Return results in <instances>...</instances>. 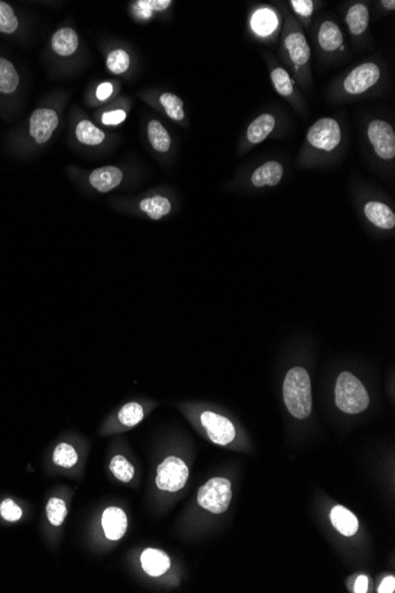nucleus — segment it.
Segmentation results:
<instances>
[{
	"instance_id": "0eeeda50",
	"label": "nucleus",
	"mask_w": 395,
	"mask_h": 593,
	"mask_svg": "<svg viewBox=\"0 0 395 593\" xmlns=\"http://www.w3.org/2000/svg\"><path fill=\"white\" fill-rule=\"evenodd\" d=\"M187 478L188 468L185 462L178 457H167L158 468L156 485L161 490L174 493L184 488Z\"/></svg>"
},
{
	"instance_id": "1a4fd4ad",
	"label": "nucleus",
	"mask_w": 395,
	"mask_h": 593,
	"mask_svg": "<svg viewBox=\"0 0 395 593\" xmlns=\"http://www.w3.org/2000/svg\"><path fill=\"white\" fill-rule=\"evenodd\" d=\"M367 137L380 159L386 161L394 159L395 133L391 124L379 119L371 121L367 127Z\"/></svg>"
},
{
	"instance_id": "423d86ee",
	"label": "nucleus",
	"mask_w": 395,
	"mask_h": 593,
	"mask_svg": "<svg viewBox=\"0 0 395 593\" xmlns=\"http://www.w3.org/2000/svg\"><path fill=\"white\" fill-rule=\"evenodd\" d=\"M60 124L56 110L51 108H37L28 117V137L38 146L45 144Z\"/></svg>"
},
{
	"instance_id": "a878e982",
	"label": "nucleus",
	"mask_w": 395,
	"mask_h": 593,
	"mask_svg": "<svg viewBox=\"0 0 395 593\" xmlns=\"http://www.w3.org/2000/svg\"><path fill=\"white\" fill-rule=\"evenodd\" d=\"M270 76L274 88L280 95L287 99L295 95V83L285 69L275 67L270 72Z\"/></svg>"
},
{
	"instance_id": "dca6fc26",
	"label": "nucleus",
	"mask_w": 395,
	"mask_h": 593,
	"mask_svg": "<svg viewBox=\"0 0 395 593\" xmlns=\"http://www.w3.org/2000/svg\"><path fill=\"white\" fill-rule=\"evenodd\" d=\"M141 564L144 572L152 577H160L167 572L171 567V559L164 551L156 549H147L141 556Z\"/></svg>"
},
{
	"instance_id": "f03ea898",
	"label": "nucleus",
	"mask_w": 395,
	"mask_h": 593,
	"mask_svg": "<svg viewBox=\"0 0 395 593\" xmlns=\"http://www.w3.org/2000/svg\"><path fill=\"white\" fill-rule=\"evenodd\" d=\"M284 403L297 419L307 418L312 409V383L303 367H294L283 383Z\"/></svg>"
},
{
	"instance_id": "58836bf2",
	"label": "nucleus",
	"mask_w": 395,
	"mask_h": 593,
	"mask_svg": "<svg viewBox=\"0 0 395 593\" xmlns=\"http://www.w3.org/2000/svg\"><path fill=\"white\" fill-rule=\"evenodd\" d=\"M395 590V578L389 577L385 578L383 579V583L380 584L379 589H378V592L379 593H393Z\"/></svg>"
},
{
	"instance_id": "c9c22d12",
	"label": "nucleus",
	"mask_w": 395,
	"mask_h": 593,
	"mask_svg": "<svg viewBox=\"0 0 395 593\" xmlns=\"http://www.w3.org/2000/svg\"><path fill=\"white\" fill-rule=\"evenodd\" d=\"M292 8L302 19H309L314 13L315 3L312 0H292Z\"/></svg>"
},
{
	"instance_id": "a211bd4d",
	"label": "nucleus",
	"mask_w": 395,
	"mask_h": 593,
	"mask_svg": "<svg viewBox=\"0 0 395 593\" xmlns=\"http://www.w3.org/2000/svg\"><path fill=\"white\" fill-rule=\"evenodd\" d=\"M276 127V117L272 114L265 112L252 121L246 131V140L249 144H255L263 142L271 134Z\"/></svg>"
},
{
	"instance_id": "4be33fe9",
	"label": "nucleus",
	"mask_w": 395,
	"mask_h": 593,
	"mask_svg": "<svg viewBox=\"0 0 395 593\" xmlns=\"http://www.w3.org/2000/svg\"><path fill=\"white\" fill-rule=\"evenodd\" d=\"M148 140L156 152L166 153L171 149L172 139L167 129L158 120L149 121L147 127Z\"/></svg>"
},
{
	"instance_id": "b1692460",
	"label": "nucleus",
	"mask_w": 395,
	"mask_h": 593,
	"mask_svg": "<svg viewBox=\"0 0 395 593\" xmlns=\"http://www.w3.org/2000/svg\"><path fill=\"white\" fill-rule=\"evenodd\" d=\"M277 25H278L277 16L272 11H270V10H267V8L258 10L252 16V28L260 36H269V35H271L276 28H277Z\"/></svg>"
},
{
	"instance_id": "5701e85b",
	"label": "nucleus",
	"mask_w": 395,
	"mask_h": 593,
	"mask_svg": "<svg viewBox=\"0 0 395 593\" xmlns=\"http://www.w3.org/2000/svg\"><path fill=\"white\" fill-rule=\"evenodd\" d=\"M140 209L142 212L147 213L153 221H160L162 217L171 213L172 204L166 197L154 196L141 201Z\"/></svg>"
},
{
	"instance_id": "e433bc0d",
	"label": "nucleus",
	"mask_w": 395,
	"mask_h": 593,
	"mask_svg": "<svg viewBox=\"0 0 395 593\" xmlns=\"http://www.w3.org/2000/svg\"><path fill=\"white\" fill-rule=\"evenodd\" d=\"M126 117H127L126 112L122 109H117V110H112V112H104L102 115V122L106 126H117V124H122L126 120Z\"/></svg>"
},
{
	"instance_id": "c85d7f7f",
	"label": "nucleus",
	"mask_w": 395,
	"mask_h": 593,
	"mask_svg": "<svg viewBox=\"0 0 395 593\" xmlns=\"http://www.w3.org/2000/svg\"><path fill=\"white\" fill-rule=\"evenodd\" d=\"M144 417V409L139 403L132 401L124 405L119 411V421L127 428H133L139 424Z\"/></svg>"
},
{
	"instance_id": "7c9ffc66",
	"label": "nucleus",
	"mask_w": 395,
	"mask_h": 593,
	"mask_svg": "<svg viewBox=\"0 0 395 593\" xmlns=\"http://www.w3.org/2000/svg\"><path fill=\"white\" fill-rule=\"evenodd\" d=\"M129 65H131V57L121 49L114 50L107 57V67L115 75H121L127 72Z\"/></svg>"
},
{
	"instance_id": "39448f33",
	"label": "nucleus",
	"mask_w": 395,
	"mask_h": 593,
	"mask_svg": "<svg viewBox=\"0 0 395 593\" xmlns=\"http://www.w3.org/2000/svg\"><path fill=\"white\" fill-rule=\"evenodd\" d=\"M342 140V131L339 122L333 117H322L310 126L307 133V142L319 152L330 153L339 147Z\"/></svg>"
},
{
	"instance_id": "f704fd0d",
	"label": "nucleus",
	"mask_w": 395,
	"mask_h": 593,
	"mask_svg": "<svg viewBox=\"0 0 395 593\" xmlns=\"http://www.w3.org/2000/svg\"><path fill=\"white\" fill-rule=\"evenodd\" d=\"M0 514L8 521H18L22 517V509L11 499H6L0 506Z\"/></svg>"
},
{
	"instance_id": "20e7f679",
	"label": "nucleus",
	"mask_w": 395,
	"mask_h": 593,
	"mask_svg": "<svg viewBox=\"0 0 395 593\" xmlns=\"http://www.w3.org/2000/svg\"><path fill=\"white\" fill-rule=\"evenodd\" d=\"M232 499L231 482L224 477H215L198 492V503L213 514L226 512Z\"/></svg>"
},
{
	"instance_id": "6ab92c4d",
	"label": "nucleus",
	"mask_w": 395,
	"mask_h": 593,
	"mask_svg": "<svg viewBox=\"0 0 395 593\" xmlns=\"http://www.w3.org/2000/svg\"><path fill=\"white\" fill-rule=\"evenodd\" d=\"M78 48V36L75 30L63 28L57 30L51 38V49L58 56H70Z\"/></svg>"
},
{
	"instance_id": "4468645a",
	"label": "nucleus",
	"mask_w": 395,
	"mask_h": 593,
	"mask_svg": "<svg viewBox=\"0 0 395 593\" xmlns=\"http://www.w3.org/2000/svg\"><path fill=\"white\" fill-rule=\"evenodd\" d=\"M364 215L371 224L383 230H392L395 226V215L388 205L380 201H368L364 205Z\"/></svg>"
},
{
	"instance_id": "7ed1b4c3",
	"label": "nucleus",
	"mask_w": 395,
	"mask_h": 593,
	"mask_svg": "<svg viewBox=\"0 0 395 593\" xmlns=\"http://www.w3.org/2000/svg\"><path fill=\"white\" fill-rule=\"evenodd\" d=\"M335 403L341 411L351 415L364 412L369 406V396L364 384L349 372H342L336 381Z\"/></svg>"
},
{
	"instance_id": "aec40b11",
	"label": "nucleus",
	"mask_w": 395,
	"mask_h": 593,
	"mask_svg": "<svg viewBox=\"0 0 395 593\" xmlns=\"http://www.w3.org/2000/svg\"><path fill=\"white\" fill-rule=\"evenodd\" d=\"M330 521L344 537H353L359 529L358 517L344 506H335L330 512Z\"/></svg>"
},
{
	"instance_id": "393cba45",
	"label": "nucleus",
	"mask_w": 395,
	"mask_h": 593,
	"mask_svg": "<svg viewBox=\"0 0 395 593\" xmlns=\"http://www.w3.org/2000/svg\"><path fill=\"white\" fill-rule=\"evenodd\" d=\"M20 20L12 5L0 0V33L15 35L19 31Z\"/></svg>"
},
{
	"instance_id": "4c0bfd02",
	"label": "nucleus",
	"mask_w": 395,
	"mask_h": 593,
	"mask_svg": "<svg viewBox=\"0 0 395 593\" xmlns=\"http://www.w3.org/2000/svg\"><path fill=\"white\" fill-rule=\"evenodd\" d=\"M112 89L114 88H112V83H108V82L102 83V85L97 87V90H96V97H97V99L101 101L107 100V99L112 95Z\"/></svg>"
},
{
	"instance_id": "ea45409f",
	"label": "nucleus",
	"mask_w": 395,
	"mask_h": 593,
	"mask_svg": "<svg viewBox=\"0 0 395 593\" xmlns=\"http://www.w3.org/2000/svg\"><path fill=\"white\" fill-rule=\"evenodd\" d=\"M368 590V578L366 576H360L356 579L355 586H354V592L366 593Z\"/></svg>"
},
{
	"instance_id": "f8f14e48",
	"label": "nucleus",
	"mask_w": 395,
	"mask_h": 593,
	"mask_svg": "<svg viewBox=\"0 0 395 593\" xmlns=\"http://www.w3.org/2000/svg\"><path fill=\"white\" fill-rule=\"evenodd\" d=\"M104 534L109 540H120L127 531V515L117 507H109L102 515Z\"/></svg>"
},
{
	"instance_id": "bb28decb",
	"label": "nucleus",
	"mask_w": 395,
	"mask_h": 593,
	"mask_svg": "<svg viewBox=\"0 0 395 593\" xmlns=\"http://www.w3.org/2000/svg\"><path fill=\"white\" fill-rule=\"evenodd\" d=\"M76 137L80 142L88 146H97L102 144L106 139L104 134L100 128H97L95 124L90 121L82 120L77 124Z\"/></svg>"
},
{
	"instance_id": "2f4dec72",
	"label": "nucleus",
	"mask_w": 395,
	"mask_h": 593,
	"mask_svg": "<svg viewBox=\"0 0 395 593\" xmlns=\"http://www.w3.org/2000/svg\"><path fill=\"white\" fill-rule=\"evenodd\" d=\"M110 470L114 476L122 482H129L134 477V467L124 456H115L110 462Z\"/></svg>"
},
{
	"instance_id": "412c9836",
	"label": "nucleus",
	"mask_w": 395,
	"mask_h": 593,
	"mask_svg": "<svg viewBox=\"0 0 395 593\" xmlns=\"http://www.w3.org/2000/svg\"><path fill=\"white\" fill-rule=\"evenodd\" d=\"M369 8L362 3L354 4L351 8H348L347 15H346V24H347L348 30L351 35L354 36H360L366 31L369 25Z\"/></svg>"
},
{
	"instance_id": "473e14b6",
	"label": "nucleus",
	"mask_w": 395,
	"mask_h": 593,
	"mask_svg": "<svg viewBox=\"0 0 395 593\" xmlns=\"http://www.w3.org/2000/svg\"><path fill=\"white\" fill-rule=\"evenodd\" d=\"M47 514H48L49 521L51 522V525L60 526L63 524L64 519L68 514L67 505L63 500L52 497L47 506Z\"/></svg>"
},
{
	"instance_id": "f3484780",
	"label": "nucleus",
	"mask_w": 395,
	"mask_h": 593,
	"mask_svg": "<svg viewBox=\"0 0 395 593\" xmlns=\"http://www.w3.org/2000/svg\"><path fill=\"white\" fill-rule=\"evenodd\" d=\"M283 166L277 161H268L255 169L251 176L252 185L255 187L276 186L283 178Z\"/></svg>"
},
{
	"instance_id": "72a5a7b5",
	"label": "nucleus",
	"mask_w": 395,
	"mask_h": 593,
	"mask_svg": "<svg viewBox=\"0 0 395 593\" xmlns=\"http://www.w3.org/2000/svg\"><path fill=\"white\" fill-rule=\"evenodd\" d=\"M172 4L171 0H140V1H136V8L140 10V13L144 18H149L153 12L165 11Z\"/></svg>"
},
{
	"instance_id": "6e6552de",
	"label": "nucleus",
	"mask_w": 395,
	"mask_h": 593,
	"mask_svg": "<svg viewBox=\"0 0 395 593\" xmlns=\"http://www.w3.org/2000/svg\"><path fill=\"white\" fill-rule=\"evenodd\" d=\"M381 69L373 62L358 65L348 74L342 83V89L349 95H361L368 92L379 82Z\"/></svg>"
},
{
	"instance_id": "a19ab883",
	"label": "nucleus",
	"mask_w": 395,
	"mask_h": 593,
	"mask_svg": "<svg viewBox=\"0 0 395 593\" xmlns=\"http://www.w3.org/2000/svg\"><path fill=\"white\" fill-rule=\"evenodd\" d=\"M381 5H383V8H386V10H389V11H394L395 10L394 0H383V1H381Z\"/></svg>"
},
{
	"instance_id": "9b49d317",
	"label": "nucleus",
	"mask_w": 395,
	"mask_h": 593,
	"mask_svg": "<svg viewBox=\"0 0 395 593\" xmlns=\"http://www.w3.org/2000/svg\"><path fill=\"white\" fill-rule=\"evenodd\" d=\"M124 181V172L116 166H104L92 171L89 176V183L94 189L102 193L117 187Z\"/></svg>"
},
{
	"instance_id": "2eb2a0df",
	"label": "nucleus",
	"mask_w": 395,
	"mask_h": 593,
	"mask_svg": "<svg viewBox=\"0 0 395 593\" xmlns=\"http://www.w3.org/2000/svg\"><path fill=\"white\" fill-rule=\"evenodd\" d=\"M317 40H319V48L326 53H334L344 44L342 31L339 25L332 20H326L319 25Z\"/></svg>"
},
{
	"instance_id": "f257e3e1",
	"label": "nucleus",
	"mask_w": 395,
	"mask_h": 593,
	"mask_svg": "<svg viewBox=\"0 0 395 593\" xmlns=\"http://www.w3.org/2000/svg\"><path fill=\"white\" fill-rule=\"evenodd\" d=\"M280 55L284 62L292 69V72H295L297 81L303 85L304 81L307 80L309 75L310 47L300 26L296 24L295 20L290 16L287 17L282 33Z\"/></svg>"
},
{
	"instance_id": "c756f323",
	"label": "nucleus",
	"mask_w": 395,
	"mask_h": 593,
	"mask_svg": "<svg viewBox=\"0 0 395 593\" xmlns=\"http://www.w3.org/2000/svg\"><path fill=\"white\" fill-rule=\"evenodd\" d=\"M78 461L76 450L72 448V445L67 443H60L57 445L56 449L53 451V462L55 465L63 467V468H72L76 465Z\"/></svg>"
},
{
	"instance_id": "cd10ccee",
	"label": "nucleus",
	"mask_w": 395,
	"mask_h": 593,
	"mask_svg": "<svg viewBox=\"0 0 395 593\" xmlns=\"http://www.w3.org/2000/svg\"><path fill=\"white\" fill-rule=\"evenodd\" d=\"M159 100L168 117H171L174 121L184 120V102L179 97H176L172 92H164Z\"/></svg>"
},
{
	"instance_id": "ddd939ff",
	"label": "nucleus",
	"mask_w": 395,
	"mask_h": 593,
	"mask_svg": "<svg viewBox=\"0 0 395 593\" xmlns=\"http://www.w3.org/2000/svg\"><path fill=\"white\" fill-rule=\"evenodd\" d=\"M19 72L11 60L0 56V97H11L19 90Z\"/></svg>"
},
{
	"instance_id": "9d476101",
	"label": "nucleus",
	"mask_w": 395,
	"mask_h": 593,
	"mask_svg": "<svg viewBox=\"0 0 395 593\" xmlns=\"http://www.w3.org/2000/svg\"><path fill=\"white\" fill-rule=\"evenodd\" d=\"M200 423L208 433V438L218 445H228L236 437V429L232 421L212 411H205L200 416Z\"/></svg>"
}]
</instances>
